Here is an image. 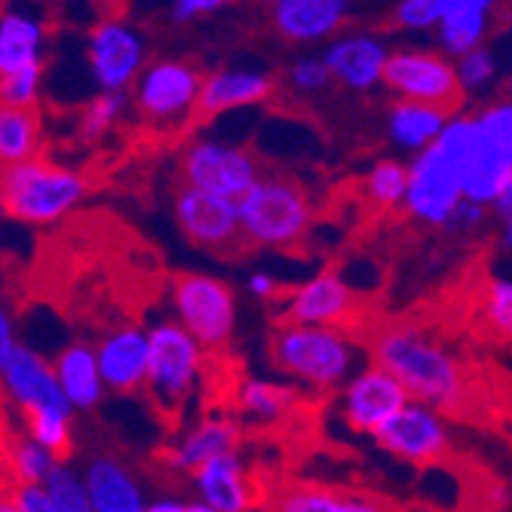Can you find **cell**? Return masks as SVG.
Returning <instances> with one entry per match:
<instances>
[{
    "label": "cell",
    "instance_id": "6da1fadb",
    "mask_svg": "<svg viewBox=\"0 0 512 512\" xmlns=\"http://www.w3.org/2000/svg\"><path fill=\"white\" fill-rule=\"evenodd\" d=\"M368 356L396 375L414 402L442 414H463L473 405V387L463 362L417 325H381L368 341Z\"/></svg>",
    "mask_w": 512,
    "mask_h": 512
},
{
    "label": "cell",
    "instance_id": "7a4b0ae2",
    "mask_svg": "<svg viewBox=\"0 0 512 512\" xmlns=\"http://www.w3.org/2000/svg\"><path fill=\"white\" fill-rule=\"evenodd\" d=\"M482 148L479 120H451L430 148L411 163L405 209L424 224L448 227L460 203L467 200V178Z\"/></svg>",
    "mask_w": 512,
    "mask_h": 512
},
{
    "label": "cell",
    "instance_id": "3957f363",
    "mask_svg": "<svg viewBox=\"0 0 512 512\" xmlns=\"http://www.w3.org/2000/svg\"><path fill=\"white\" fill-rule=\"evenodd\" d=\"M267 359L276 375L316 393H341L359 371L356 341L332 325L279 322L267 341Z\"/></svg>",
    "mask_w": 512,
    "mask_h": 512
},
{
    "label": "cell",
    "instance_id": "277c9868",
    "mask_svg": "<svg viewBox=\"0 0 512 512\" xmlns=\"http://www.w3.org/2000/svg\"><path fill=\"white\" fill-rule=\"evenodd\" d=\"M89 184L80 172L50 163L43 157L4 166L0 178V200L4 212L22 224H56L80 206Z\"/></svg>",
    "mask_w": 512,
    "mask_h": 512
},
{
    "label": "cell",
    "instance_id": "5b68a950",
    "mask_svg": "<svg viewBox=\"0 0 512 512\" xmlns=\"http://www.w3.org/2000/svg\"><path fill=\"white\" fill-rule=\"evenodd\" d=\"M246 243L261 249H295L310 230L313 209L298 181L286 175H261L240 200Z\"/></svg>",
    "mask_w": 512,
    "mask_h": 512
},
{
    "label": "cell",
    "instance_id": "8992f818",
    "mask_svg": "<svg viewBox=\"0 0 512 512\" xmlns=\"http://www.w3.org/2000/svg\"><path fill=\"white\" fill-rule=\"evenodd\" d=\"M169 298L175 319L203 344L206 353H221L234 344L240 304L234 286L224 283L221 276L181 270L172 276Z\"/></svg>",
    "mask_w": 512,
    "mask_h": 512
},
{
    "label": "cell",
    "instance_id": "52a82bcc",
    "mask_svg": "<svg viewBox=\"0 0 512 512\" xmlns=\"http://www.w3.org/2000/svg\"><path fill=\"white\" fill-rule=\"evenodd\" d=\"M148 335H151V365H148L145 390L160 411L175 414L197 396L203 384L206 350L178 319L151 325Z\"/></svg>",
    "mask_w": 512,
    "mask_h": 512
},
{
    "label": "cell",
    "instance_id": "ba28073f",
    "mask_svg": "<svg viewBox=\"0 0 512 512\" xmlns=\"http://www.w3.org/2000/svg\"><path fill=\"white\" fill-rule=\"evenodd\" d=\"M408 402L414 399L402 387V381L390 375L384 365L368 362L344 384L338 411L350 433L375 439Z\"/></svg>",
    "mask_w": 512,
    "mask_h": 512
},
{
    "label": "cell",
    "instance_id": "9c48e42d",
    "mask_svg": "<svg viewBox=\"0 0 512 512\" xmlns=\"http://www.w3.org/2000/svg\"><path fill=\"white\" fill-rule=\"evenodd\" d=\"M172 215L181 237L203 252H227L246 243L240 203L206 194L191 184H178L172 197Z\"/></svg>",
    "mask_w": 512,
    "mask_h": 512
},
{
    "label": "cell",
    "instance_id": "30bf717a",
    "mask_svg": "<svg viewBox=\"0 0 512 512\" xmlns=\"http://www.w3.org/2000/svg\"><path fill=\"white\" fill-rule=\"evenodd\" d=\"M261 178V166L252 151L221 142H197L181 157V184L206 194L240 203Z\"/></svg>",
    "mask_w": 512,
    "mask_h": 512
},
{
    "label": "cell",
    "instance_id": "8fae6325",
    "mask_svg": "<svg viewBox=\"0 0 512 512\" xmlns=\"http://www.w3.org/2000/svg\"><path fill=\"white\" fill-rule=\"evenodd\" d=\"M384 83L402 92L405 102H421L445 111L448 117L463 102L460 74L436 53H396L387 62Z\"/></svg>",
    "mask_w": 512,
    "mask_h": 512
},
{
    "label": "cell",
    "instance_id": "7c38bea8",
    "mask_svg": "<svg viewBox=\"0 0 512 512\" xmlns=\"http://www.w3.org/2000/svg\"><path fill=\"white\" fill-rule=\"evenodd\" d=\"M375 445L402 463L433 467V463H439L451 451V433L442 411L424 402H408L375 436Z\"/></svg>",
    "mask_w": 512,
    "mask_h": 512
},
{
    "label": "cell",
    "instance_id": "4fadbf2b",
    "mask_svg": "<svg viewBox=\"0 0 512 512\" xmlns=\"http://www.w3.org/2000/svg\"><path fill=\"white\" fill-rule=\"evenodd\" d=\"M0 384H4V396L19 411V417L46 408L74 411L59 384L56 365L28 344H19L7 359H0Z\"/></svg>",
    "mask_w": 512,
    "mask_h": 512
},
{
    "label": "cell",
    "instance_id": "5bb4252c",
    "mask_svg": "<svg viewBox=\"0 0 512 512\" xmlns=\"http://www.w3.org/2000/svg\"><path fill=\"white\" fill-rule=\"evenodd\" d=\"M479 132H482V148L470 169L463 197L491 206L500 188L512 178V105L488 108L479 117Z\"/></svg>",
    "mask_w": 512,
    "mask_h": 512
},
{
    "label": "cell",
    "instance_id": "9a60e30c",
    "mask_svg": "<svg viewBox=\"0 0 512 512\" xmlns=\"http://www.w3.org/2000/svg\"><path fill=\"white\" fill-rule=\"evenodd\" d=\"M356 313V292L341 273L322 270L307 283L295 286L283 301V322L301 325H332L344 329Z\"/></svg>",
    "mask_w": 512,
    "mask_h": 512
},
{
    "label": "cell",
    "instance_id": "2e32d148",
    "mask_svg": "<svg viewBox=\"0 0 512 512\" xmlns=\"http://www.w3.org/2000/svg\"><path fill=\"white\" fill-rule=\"evenodd\" d=\"M102 378L108 393L132 396L148 387V365H151V335L142 325H117L96 341Z\"/></svg>",
    "mask_w": 512,
    "mask_h": 512
},
{
    "label": "cell",
    "instance_id": "e0dca14e",
    "mask_svg": "<svg viewBox=\"0 0 512 512\" xmlns=\"http://www.w3.org/2000/svg\"><path fill=\"white\" fill-rule=\"evenodd\" d=\"M203 80L184 62H157L145 71L135 86V102L148 120H175L181 114H194Z\"/></svg>",
    "mask_w": 512,
    "mask_h": 512
},
{
    "label": "cell",
    "instance_id": "ac0fdd59",
    "mask_svg": "<svg viewBox=\"0 0 512 512\" xmlns=\"http://www.w3.org/2000/svg\"><path fill=\"white\" fill-rule=\"evenodd\" d=\"M83 476L96 512H145L151 503L142 479L117 451H92L83 463Z\"/></svg>",
    "mask_w": 512,
    "mask_h": 512
},
{
    "label": "cell",
    "instance_id": "d6986e66",
    "mask_svg": "<svg viewBox=\"0 0 512 512\" xmlns=\"http://www.w3.org/2000/svg\"><path fill=\"white\" fill-rule=\"evenodd\" d=\"M240 442H243V430L234 417H224V414L200 417V421L166 451V467L184 476H194L209 460L237 454Z\"/></svg>",
    "mask_w": 512,
    "mask_h": 512
},
{
    "label": "cell",
    "instance_id": "ffe728a7",
    "mask_svg": "<svg viewBox=\"0 0 512 512\" xmlns=\"http://www.w3.org/2000/svg\"><path fill=\"white\" fill-rule=\"evenodd\" d=\"M142 59V40L117 22H105L89 34V68L108 92H123L142 68Z\"/></svg>",
    "mask_w": 512,
    "mask_h": 512
},
{
    "label": "cell",
    "instance_id": "44dd1931",
    "mask_svg": "<svg viewBox=\"0 0 512 512\" xmlns=\"http://www.w3.org/2000/svg\"><path fill=\"white\" fill-rule=\"evenodd\" d=\"M197 500H206L218 512H252L258 503L255 482L246 470V460L237 454H224L209 460L191 476Z\"/></svg>",
    "mask_w": 512,
    "mask_h": 512
},
{
    "label": "cell",
    "instance_id": "7402d4cb",
    "mask_svg": "<svg viewBox=\"0 0 512 512\" xmlns=\"http://www.w3.org/2000/svg\"><path fill=\"white\" fill-rule=\"evenodd\" d=\"M56 375H59V384L71 402L74 411H96L105 396H108V384L102 378V365H99V353H96V344L89 341H68L56 359Z\"/></svg>",
    "mask_w": 512,
    "mask_h": 512
},
{
    "label": "cell",
    "instance_id": "603a6c76",
    "mask_svg": "<svg viewBox=\"0 0 512 512\" xmlns=\"http://www.w3.org/2000/svg\"><path fill=\"white\" fill-rule=\"evenodd\" d=\"M353 0H273V25L289 40L329 37L347 16Z\"/></svg>",
    "mask_w": 512,
    "mask_h": 512
},
{
    "label": "cell",
    "instance_id": "cb8c5ba5",
    "mask_svg": "<svg viewBox=\"0 0 512 512\" xmlns=\"http://www.w3.org/2000/svg\"><path fill=\"white\" fill-rule=\"evenodd\" d=\"M270 80L264 74H249V71H221L203 80L200 99L194 108V120L215 117L230 108L255 105L270 96Z\"/></svg>",
    "mask_w": 512,
    "mask_h": 512
},
{
    "label": "cell",
    "instance_id": "d4e9b609",
    "mask_svg": "<svg viewBox=\"0 0 512 512\" xmlns=\"http://www.w3.org/2000/svg\"><path fill=\"white\" fill-rule=\"evenodd\" d=\"M387 50L371 37H347L338 40L329 53H325V65H329L332 77L344 80L347 86L368 89L378 80H384L387 71Z\"/></svg>",
    "mask_w": 512,
    "mask_h": 512
},
{
    "label": "cell",
    "instance_id": "484cf974",
    "mask_svg": "<svg viewBox=\"0 0 512 512\" xmlns=\"http://www.w3.org/2000/svg\"><path fill=\"white\" fill-rule=\"evenodd\" d=\"M301 390L292 381H279V378H246L237 387V405L240 411L255 424H279L298 408Z\"/></svg>",
    "mask_w": 512,
    "mask_h": 512
},
{
    "label": "cell",
    "instance_id": "4316f807",
    "mask_svg": "<svg viewBox=\"0 0 512 512\" xmlns=\"http://www.w3.org/2000/svg\"><path fill=\"white\" fill-rule=\"evenodd\" d=\"M59 457L31 439L25 430L4 436V485H46L59 467Z\"/></svg>",
    "mask_w": 512,
    "mask_h": 512
},
{
    "label": "cell",
    "instance_id": "83f0119b",
    "mask_svg": "<svg viewBox=\"0 0 512 512\" xmlns=\"http://www.w3.org/2000/svg\"><path fill=\"white\" fill-rule=\"evenodd\" d=\"M273 512H390V509L365 494L319 488V485H295L273 497Z\"/></svg>",
    "mask_w": 512,
    "mask_h": 512
},
{
    "label": "cell",
    "instance_id": "f1b7e54d",
    "mask_svg": "<svg viewBox=\"0 0 512 512\" xmlns=\"http://www.w3.org/2000/svg\"><path fill=\"white\" fill-rule=\"evenodd\" d=\"M40 22L25 10H7L0 22V77L40 62Z\"/></svg>",
    "mask_w": 512,
    "mask_h": 512
},
{
    "label": "cell",
    "instance_id": "f546056e",
    "mask_svg": "<svg viewBox=\"0 0 512 512\" xmlns=\"http://www.w3.org/2000/svg\"><path fill=\"white\" fill-rule=\"evenodd\" d=\"M445 120L448 114L439 108H430L421 102H402L390 114V135L408 151H424L442 135V129L448 126Z\"/></svg>",
    "mask_w": 512,
    "mask_h": 512
},
{
    "label": "cell",
    "instance_id": "4dcf8cb0",
    "mask_svg": "<svg viewBox=\"0 0 512 512\" xmlns=\"http://www.w3.org/2000/svg\"><path fill=\"white\" fill-rule=\"evenodd\" d=\"M37 148H40L37 108H4L0 111V160H4V166L34 160Z\"/></svg>",
    "mask_w": 512,
    "mask_h": 512
},
{
    "label": "cell",
    "instance_id": "1f68e13d",
    "mask_svg": "<svg viewBox=\"0 0 512 512\" xmlns=\"http://www.w3.org/2000/svg\"><path fill=\"white\" fill-rule=\"evenodd\" d=\"M74 414L77 411H62V408L31 411V414H22V430L31 439H37L40 445L50 448L59 460H71V454H74Z\"/></svg>",
    "mask_w": 512,
    "mask_h": 512
},
{
    "label": "cell",
    "instance_id": "d6a6232c",
    "mask_svg": "<svg viewBox=\"0 0 512 512\" xmlns=\"http://www.w3.org/2000/svg\"><path fill=\"white\" fill-rule=\"evenodd\" d=\"M408 184H411V166H402L396 160H384L368 172L365 197L381 209H393V206L405 203Z\"/></svg>",
    "mask_w": 512,
    "mask_h": 512
},
{
    "label": "cell",
    "instance_id": "836d02e7",
    "mask_svg": "<svg viewBox=\"0 0 512 512\" xmlns=\"http://www.w3.org/2000/svg\"><path fill=\"white\" fill-rule=\"evenodd\" d=\"M46 491H50L59 512H96L89 485H86V476H83V470L74 467L71 460L59 463L56 473L50 476V482H46Z\"/></svg>",
    "mask_w": 512,
    "mask_h": 512
},
{
    "label": "cell",
    "instance_id": "e575fe53",
    "mask_svg": "<svg viewBox=\"0 0 512 512\" xmlns=\"http://www.w3.org/2000/svg\"><path fill=\"white\" fill-rule=\"evenodd\" d=\"M439 25H442V40L448 50L457 56H467V53L479 50L488 16H485V10H457V13H448Z\"/></svg>",
    "mask_w": 512,
    "mask_h": 512
},
{
    "label": "cell",
    "instance_id": "d590c367",
    "mask_svg": "<svg viewBox=\"0 0 512 512\" xmlns=\"http://www.w3.org/2000/svg\"><path fill=\"white\" fill-rule=\"evenodd\" d=\"M482 319L497 338H512V279H488Z\"/></svg>",
    "mask_w": 512,
    "mask_h": 512
},
{
    "label": "cell",
    "instance_id": "8d00e7d4",
    "mask_svg": "<svg viewBox=\"0 0 512 512\" xmlns=\"http://www.w3.org/2000/svg\"><path fill=\"white\" fill-rule=\"evenodd\" d=\"M37 86H40V62H34L16 74H7L0 80V99H4V108H34Z\"/></svg>",
    "mask_w": 512,
    "mask_h": 512
},
{
    "label": "cell",
    "instance_id": "74e56055",
    "mask_svg": "<svg viewBox=\"0 0 512 512\" xmlns=\"http://www.w3.org/2000/svg\"><path fill=\"white\" fill-rule=\"evenodd\" d=\"M123 108V92H108V96L96 99L80 117V135L86 138V142H92V138H99L108 132V126L117 120Z\"/></svg>",
    "mask_w": 512,
    "mask_h": 512
},
{
    "label": "cell",
    "instance_id": "f35d334b",
    "mask_svg": "<svg viewBox=\"0 0 512 512\" xmlns=\"http://www.w3.org/2000/svg\"><path fill=\"white\" fill-rule=\"evenodd\" d=\"M4 497L13 500L16 512H59L46 485H7Z\"/></svg>",
    "mask_w": 512,
    "mask_h": 512
},
{
    "label": "cell",
    "instance_id": "ab89813d",
    "mask_svg": "<svg viewBox=\"0 0 512 512\" xmlns=\"http://www.w3.org/2000/svg\"><path fill=\"white\" fill-rule=\"evenodd\" d=\"M399 25L405 28H427L442 22V0H402L396 10Z\"/></svg>",
    "mask_w": 512,
    "mask_h": 512
},
{
    "label": "cell",
    "instance_id": "60d3db41",
    "mask_svg": "<svg viewBox=\"0 0 512 512\" xmlns=\"http://www.w3.org/2000/svg\"><path fill=\"white\" fill-rule=\"evenodd\" d=\"M491 74H494V59L485 50H473V53L463 56V62H460L463 86H482Z\"/></svg>",
    "mask_w": 512,
    "mask_h": 512
},
{
    "label": "cell",
    "instance_id": "b9f144b4",
    "mask_svg": "<svg viewBox=\"0 0 512 512\" xmlns=\"http://www.w3.org/2000/svg\"><path fill=\"white\" fill-rule=\"evenodd\" d=\"M246 295L255 298V301H276V298H283V283H279L276 276L264 273V270H255L246 276V283H243Z\"/></svg>",
    "mask_w": 512,
    "mask_h": 512
},
{
    "label": "cell",
    "instance_id": "7bdbcfd3",
    "mask_svg": "<svg viewBox=\"0 0 512 512\" xmlns=\"http://www.w3.org/2000/svg\"><path fill=\"white\" fill-rule=\"evenodd\" d=\"M329 77H332L329 65H325V62H313V59L298 62L292 68V83L298 89H322L325 83H329Z\"/></svg>",
    "mask_w": 512,
    "mask_h": 512
},
{
    "label": "cell",
    "instance_id": "ee69618b",
    "mask_svg": "<svg viewBox=\"0 0 512 512\" xmlns=\"http://www.w3.org/2000/svg\"><path fill=\"white\" fill-rule=\"evenodd\" d=\"M482 221H485V206L473 203V200H463L460 209L454 212V218L448 221V227L451 230H476Z\"/></svg>",
    "mask_w": 512,
    "mask_h": 512
},
{
    "label": "cell",
    "instance_id": "f6af8a7d",
    "mask_svg": "<svg viewBox=\"0 0 512 512\" xmlns=\"http://www.w3.org/2000/svg\"><path fill=\"white\" fill-rule=\"evenodd\" d=\"M224 4H227V0H175V19L178 22H188L194 16H203V13L218 10Z\"/></svg>",
    "mask_w": 512,
    "mask_h": 512
},
{
    "label": "cell",
    "instance_id": "bcb514c9",
    "mask_svg": "<svg viewBox=\"0 0 512 512\" xmlns=\"http://www.w3.org/2000/svg\"><path fill=\"white\" fill-rule=\"evenodd\" d=\"M19 344L22 341L16 335V316L4 307V310H0V359H7Z\"/></svg>",
    "mask_w": 512,
    "mask_h": 512
},
{
    "label": "cell",
    "instance_id": "7dc6e473",
    "mask_svg": "<svg viewBox=\"0 0 512 512\" xmlns=\"http://www.w3.org/2000/svg\"><path fill=\"white\" fill-rule=\"evenodd\" d=\"M494 4L497 0H442V19L457 10H485L488 13V7H494Z\"/></svg>",
    "mask_w": 512,
    "mask_h": 512
},
{
    "label": "cell",
    "instance_id": "c3c4849f",
    "mask_svg": "<svg viewBox=\"0 0 512 512\" xmlns=\"http://www.w3.org/2000/svg\"><path fill=\"white\" fill-rule=\"evenodd\" d=\"M491 209L497 212V218H500V221H512V178H509V181L503 184V188H500V194L494 197Z\"/></svg>",
    "mask_w": 512,
    "mask_h": 512
},
{
    "label": "cell",
    "instance_id": "681fc988",
    "mask_svg": "<svg viewBox=\"0 0 512 512\" xmlns=\"http://www.w3.org/2000/svg\"><path fill=\"white\" fill-rule=\"evenodd\" d=\"M145 512H188V500L178 497H154Z\"/></svg>",
    "mask_w": 512,
    "mask_h": 512
},
{
    "label": "cell",
    "instance_id": "f907efd6",
    "mask_svg": "<svg viewBox=\"0 0 512 512\" xmlns=\"http://www.w3.org/2000/svg\"><path fill=\"white\" fill-rule=\"evenodd\" d=\"M500 246L512 255V221H503V230H500Z\"/></svg>",
    "mask_w": 512,
    "mask_h": 512
},
{
    "label": "cell",
    "instance_id": "816d5d0a",
    "mask_svg": "<svg viewBox=\"0 0 512 512\" xmlns=\"http://www.w3.org/2000/svg\"><path fill=\"white\" fill-rule=\"evenodd\" d=\"M188 512H218V509L209 506L206 500H197V497H194V500H188Z\"/></svg>",
    "mask_w": 512,
    "mask_h": 512
},
{
    "label": "cell",
    "instance_id": "f5cc1de1",
    "mask_svg": "<svg viewBox=\"0 0 512 512\" xmlns=\"http://www.w3.org/2000/svg\"><path fill=\"white\" fill-rule=\"evenodd\" d=\"M0 512H16V506H13V500H10V497L0 500Z\"/></svg>",
    "mask_w": 512,
    "mask_h": 512
}]
</instances>
